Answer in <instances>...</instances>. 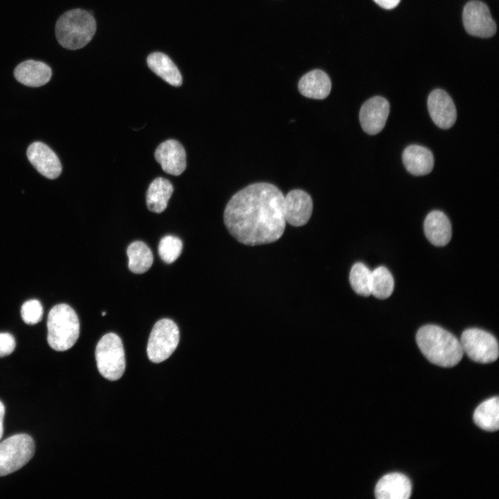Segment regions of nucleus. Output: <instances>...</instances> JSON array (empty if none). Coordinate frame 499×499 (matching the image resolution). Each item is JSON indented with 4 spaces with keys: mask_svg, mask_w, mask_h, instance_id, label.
<instances>
[{
    "mask_svg": "<svg viewBox=\"0 0 499 499\" xmlns=\"http://www.w3.org/2000/svg\"><path fill=\"white\" fill-rule=\"evenodd\" d=\"M284 195L274 184L257 182L236 193L224 211L226 228L239 243L256 246L278 240L286 228Z\"/></svg>",
    "mask_w": 499,
    "mask_h": 499,
    "instance_id": "1",
    "label": "nucleus"
},
{
    "mask_svg": "<svg viewBox=\"0 0 499 499\" xmlns=\"http://www.w3.org/2000/svg\"><path fill=\"white\" fill-rule=\"evenodd\" d=\"M416 341L423 355L432 363L452 367L462 360L464 352L459 340L450 332L434 324L421 327Z\"/></svg>",
    "mask_w": 499,
    "mask_h": 499,
    "instance_id": "2",
    "label": "nucleus"
},
{
    "mask_svg": "<svg viewBox=\"0 0 499 499\" xmlns=\"http://www.w3.org/2000/svg\"><path fill=\"white\" fill-rule=\"evenodd\" d=\"M96 30L94 17L89 12L73 9L63 13L55 24V36L64 48L76 50L86 46Z\"/></svg>",
    "mask_w": 499,
    "mask_h": 499,
    "instance_id": "3",
    "label": "nucleus"
},
{
    "mask_svg": "<svg viewBox=\"0 0 499 499\" xmlns=\"http://www.w3.org/2000/svg\"><path fill=\"white\" fill-rule=\"evenodd\" d=\"M47 341L58 351L71 348L80 333V323L74 310L66 304L54 306L47 319Z\"/></svg>",
    "mask_w": 499,
    "mask_h": 499,
    "instance_id": "4",
    "label": "nucleus"
},
{
    "mask_svg": "<svg viewBox=\"0 0 499 499\" xmlns=\"http://www.w3.org/2000/svg\"><path fill=\"white\" fill-rule=\"evenodd\" d=\"M100 374L107 380L119 379L125 369V353L121 338L114 333L103 335L98 342L95 351Z\"/></svg>",
    "mask_w": 499,
    "mask_h": 499,
    "instance_id": "5",
    "label": "nucleus"
},
{
    "mask_svg": "<svg viewBox=\"0 0 499 499\" xmlns=\"http://www.w3.org/2000/svg\"><path fill=\"white\" fill-rule=\"evenodd\" d=\"M35 443L27 434L12 435L0 443V476L22 468L33 457Z\"/></svg>",
    "mask_w": 499,
    "mask_h": 499,
    "instance_id": "6",
    "label": "nucleus"
},
{
    "mask_svg": "<svg viewBox=\"0 0 499 499\" xmlns=\"http://www.w3.org/2000/svg\"><path fill=\"white\" fill-rule=\"evenodd\" d=\"M180 340L177 324L171 319L164 318L154 325L149 336L147 354L155 363L168 359L176 349Z\"/></svg>",
    "mask_w": 499,
    "mask_h": 499,
    "instance_id": "7",
    "label": "nucleus"
},
{
    "mask_svg": "<svg viewBox=\"0 0 499 499\" xmlns=\"http://www.w3.org/2000/svg\"><path fill=\"white\" fill-rule=\"evenodd\" d=\"M463 350L472 360L487 364L496 361L499 349L496 338L480 329L471 328L463 331L460 338Z\"/></svg>",
    "mask_w": 499,
    "mask_h": 499,
    "instance_id": "8",
    "label": "nucleus"
},
{
    "mask_svg": "<svg viewBox=\"0 0 499 499\" xmlns=\"http://www.w3.org/2000/svg\"><path fill=\"white\" fill-rule=\"evenodd\" d=\"M466 31L472 36L487 38L495 35L496 24L488 6L478 0L469 1L462 12Z\"/></svg>",
    "mask_w": 499,
    "mask_h": 499,
    "instance_id": "9",
    "label": "nucleus"
},
{
    "mask_svg": "<svg viewBox=\"0 0 499 499\" xmlns=\"http://www.w3.org/2000/svg\"><path fill=\"white\" fill-rule=\"evenodd\" d=\"M313 200L301 189H294L284 196L283 212L286 222L294 227L306 225L313 212Z\"/></svg>",
    "mask_w": 499,
    "mask_h": 499,
    "instance_id": "10",
    "label": "nucleus"
},
{
    "mask_svg": "<svg viewBox=\"0 0 499 499\" xmlns=\"http://www.w3.org/2000/svg\"><path fill=\"white\" fill-rule=\"evenodd\" d=\"M389 112V104L382 96H374L365 101L359 112L362 130L369 134H376L385 127Z\"/></svg>",
    "mask_w": 499,
    "mask_h": 499,
    "instance_id": "11",
    "label": "nucleus"
},
{
    "mask_svg": "<svg viewBox=\"0 0 499 499\" xmlns=\"http://www.w3.org/2000/svg\"><path fill=\"white\" fill-rule=\"evenodd\" d=\"M428 108L432 120L440 128L448 129L455 124L456 108L451 97L444 90L436 89L430 92Z\"/></svg>",
    "mask_w": 499,
    "mask_h": 499,
    "instance_id": "12",
    "label": "nucleus"
},
{
    "mask_svg": "<svg viewBox=\"0 0 499 499\" xmlns=\"http://www.w3.org/2000/svg\"><path fill=\"white\" fill-rule=\"evenodd\" d=\"M155 158L162 170L170 175H180L186 167V152L182 145L175 139L161 143L155 150Z\"/></svg>",
    "mask_w": 499,
    "mask_h": 499,
    "instance_id": "13",
    "label": "nucleus"
},
{
    "mask_svg": "<svg viewBox=\"0 0 499 499\" xmlns=\"http://www.w3.org/2000/svg\"><path fill=\"white\" fill-rule=\"evenodd\" d=\"M26 155L31 164L45 177L53 180L60 175L62 166L60 159L46 144L39 141L31 143Z\"/></svg>",
    "mask_w": 499,
    "mask_h": 499,
    "instance_id": "14",
    "label": "nucleus"
},
{
    "mask_svg": "<svg viewBox=\"0 0 499 499\" xmlns=\"http://www.w3.org/2000/svg\"><path fill=\"white\" fill-rule=\"evenodd\" d=\"M411 493L410 479L400 473L385 475L378 481L374 489L377 499H408Z\"/></svg>",
    "mask_w": 499,
    "mask_h": 499,
    "instance_id": "15",
    "label": "nucleus"
},
{
    "mask_svg": "<svg viewBox=\"0 0 499 499\" xmlns=\"http://www.w3.org/2000/svg\"><path fill=\"white\" fill-rule=\"evenodd\" d=\"M51 67L41 61L28 60L19 64L14 70V76L20 83L33 87L46 84L51 79Z\"/></svg>",
    "mask_w": 499,
    "mask_h": 499,
    "instance_id": "16",
    "label": "nucleus"
},
{
    "mask_svg": "<svg viewBox=\"0 0 499 499\" xmlns=\"http://www.w3.org/2000/svg\"><path fill=\"white\" fill-rule=\"evenodd\" d=\"M423 229L427 239L435 246H444L451 239L450 222L441 211L435 210L427 215L423 222Z\"/></svg>",
    "mask_w": 499,
    "mask_h": 499,
    "instance_id": "17",
    "label": "nucleus"
},
{
    "mask_svg": "<svg viewBox=\"0 0 499 499\" xmlns=\"http://www.w3.org/2000/svg\"><path fill=\"white\" fill-rule=\"evenodd\" d=\"M402 159L406 170L417 176L430 173L434 166L432 152L419 145L408 146L403 152Z\"/></svg>",
    "mask_w": 499,
    "mask_h": 499,
    "instance_id": "18",
    "label": "nucleus"
},
{
    "mask_svg": "<svg viewBox=\"0 0 499 499\" xmlns=\"http://www.w3.org/2000/svg\"><path fill=\"white\" fill-rule=\"evenodd\" d=\"M298 89L304 96L322 100L331 92V81L329 76L320 69H314L304 75L299 81Z\"/></svg>",
    "mask_w": 499,
    "mask_h": 499,
    "instance_id": "19",
    "label": "nucleus"
},
{
    "mask_svg": "<svg viewBox=\"0 0 499 499\" xmlns=\"http://www.w3.org/2000/svg\"><path fill=\"white\" fill-rule=\"evenodd\" d=\"M148 67L168 84L179 87L182 83V75L171 59L161 52L150 54L147 58Z\"/></svg>",
    "mask_w": 499,
    "mask_h": 499,
    "instance_id": "20",
    "label": "nucleus"
},
{
    "mask_svg": "<svg viewBox=\"0 0 499 499\" xmlns=\"http://www.w3.org/2000/svg\"><path fill=\"white\" fill-rule=\"evenodd\" d=\"M173 192V186L169 180L164 177L155 179L146 192L148 209L152 212L161 213L166 209Z\"/></svg>",
    "mask_w": 499,
    "mask_h": 499,
    "instance_id": "21",
    "label": "nucleus"
},
{
    "mask_svg": "<svg viewBox=\"0 0 499 499\" xmlns=\"http://www.w3.org/2000/svg\"><path fill=\"white\" fill-rule=\"evenodd\" d=\"M474 423L480 428L494 432L499 428V398L487 399L475 410L473 415Z\"/></svg>",
    "mask_w": 499,
    "mask_h": 499,
    "instance_id": "22",
    "label": "nucleus"
},
{
    "mask_svg": "<svg viewBox=\"0 0 499 499\" xmlns=\"http://www.w3.org/2000/svg\"><path fill=\"white\" fill-rule=\"evenodd\" d=\"M128 268L131 272L142 274L150 269L153 263V255L148 246L142 241H134L127 249Z\"/></svg>",
    "mask_w": 499,
    "mask_h": 499,
    "instance_id": "23",
    "label": "nucleus"
},
{
    "mask_svg": "<svg viewBox=\"0 0 499 499\" xmlns=\"http://www.w3.org/2000/svg\"><path fill=\"white\" fill-rule=\"evenodd\" d=\"M394 288V278L387 268L379 266L371 272V295L385 299L392 294Z\"/></svg>",
    "mask_w": 499,
    "mask_h": 499,
    "instance_id": "24",
    "label": "nucleus"
},
{
    "mask_svg": "<svg viewBox=\"0 0 499 499\" xmlns=\"http://www.w3.org/2000/svg\"><path fill=\"white\" fill-rule=\"evenodd\" d=\"M371 271L362 263H355L349 273L351 288L359 295L368 297L371 295Z\"/></svg>",
    "mask_w": 499,
    "mask_h": 499,
    "instance_id": "25",
    "label": "nucleus"
},
{
    "mask_svg": "<svg viewBox=\"0 0 499 499\" xmlns=\"http://www.w3.org/2000/svg\"><path fill=\"white\" fill-rule=\"evenodd\" d=\"M182 250V240L174 236L163 237L159 243L158 252L160 258L166 263H173L180 256Z\"/></svg>",
    "mask_w": 499,
    "mask_h": 499,
    "instance_id": "26",
    "label": "nucleus"
},
{
    "mask_svg": "<svg viewBox=\"0 0 499 499\" xmlns=\"http://www.w3.org/2000/svg\"><path fill=\"white\" fill-rule=\"evenodd\" d=\"M21 315L26 324H35L42 318L43 307L40 301L37 299L28 300L21 306Z\"/></svg>",
    "mask_w": 499,
    "mask_h": 499,
    "instance_id": "27",
    "label": "nucleus"
},
{
    "mask_svg": "<svg viewBox=\"0 0 499 499\" xmlns=\"http://www.w3.org/2000/svg\"><path fill=\"white\" fill-rule=\"evenodd\" d=\"M15 347V339L12 334L0 333V357H4L12 353Z\"/></svg>",
    "mask_w": 499,
    "mask_h": 499,
    "instance_id": "28",
    "label": "nucleus"
},
{
    "mask_svg": "<svg viewBox=\"0 0 499 499\" xmlns=\"http://www.w3.org/2000/svg\"><path fill=\"white\" fill-rule=\"evenodd\" d=\"M379 6L384 9H393L398 6L401 0H374Z\"/></svg>",
    "mask_w": 499,
    "mask_h": 499,
    "instance_id": "29",
    "label": "nucleus"
},
{
    "mask_svg": "<svg viewBox=\"0 0 499 499\" xmlns=\"http://www.w3.org/2000/svg\"><path fill=\"white\" fill-rule=\"evenodd\" d=\"M5 415V407L3 403L0 401V439L3 436V418Z\"/></svg>",
    "mask_w": 499,
    "mask_h": 499,
    "instance_id": "30",
    "label": "nucleus"
},
{
    "mask_svg": "<svg viewBox=\"0 0 499 499\" xmlns=\"http://www.w3.org/2000/svg\"><path fill=\"white\" fill-rule=\"evenodd\" d=\"M102 315L103 316H105L106 315V312H103Z\"/></svg>",
    "mask_w": 499,
    "mask_h": 499,
    "instance_id": "31",
    "label": "nucleus"
}]
</instances>
